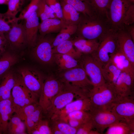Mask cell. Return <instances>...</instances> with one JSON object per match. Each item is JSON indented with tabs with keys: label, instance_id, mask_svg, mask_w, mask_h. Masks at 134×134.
<instances>
[{
	"label": "cell",
	"instance_id": "cell-1",
	"mask_svg": "<svg viewBox=\"0 0 134 134\" xmlns=\"http://www.w3.org/2000/svg\"><path fill=\"white\" fill-rule=\"evenodd\" d=\"M77 26L74 34L76 36L97 40L99 42L112 29L107 17L100 15L89 16L81 14Z\"/></svg>",
	"mask_w": 134,
	"mask_h": 134
},
{
	"label": "cell",
	"instance_id": "cell-2",
	"mask_svg": "<svg viewBox=\"0 0 134 134\" xmlns=\"http://www.w3.org/2000/svg\"><path fill=\"white\" fill-rule=\"evenodd\" d=\"M62 82L63 86L61 90L53 99L44 113L48 120L73 101L74 98L89 97V92L88 91Z\"/></svg>",
	"mask_w": 134,
	"mask_h": 134
},
{
	"label": "cell",
	"instance_id": "cell-3",
	"mask_svg": "<svg viewBox=\"0 0 134 134\" xmlns=\"http://www.w3.org/2000/svg\"><path fill=\"white\" fill-rule=\"evenodd\" d=\"M89 97L91 103L90 111L100 109L110 110L112 104L120 97L111 85L106 82L93 86L90 90Z\"/></svg>",
	"mask_w": 134,
	"mask_h": 134
},
{
	"label": "cell",
	"instance_id": "cell-4",
	"mask_svg": "<svg viewBox=\"0 0 134 134\" xmlns=\"http://www.w3.org/2000/svg\"><path fill=\"white\" fill-rule=\"evenodd\" d=\"M118 49L117 31L112 29L100 42L97 50L91 54L102 67L109 62L111 56Z\"/></svg>",
	"mask_w": 134,
	"mask_h": 134
},
{
	"label": "cell",
	"instance_id": "cell-5",
	"mask_svg": "<svg viewBox=\"0 0 134 134\" xmlns=\"http://www.w3.org/2000/svg\"><path fill=\"white\" fill-rule=\"evenodd\" d=\"M11 96L14 107H23L38 102L39 98L26 86L20 75L15 76V83L11 91Z\"/></svg>",
	"mask_w": 134,
	"mask_h": 134
},
{
	"label": "cell",
	"instance_id": "cell-6",
	"mask_svg": "<svg viewBox=\"0 0 134 134\" xmlns=\"http://www.w3.org/2000/svg\"><path fill=\"white\" fill-rule=\"evenodd\" d=\"M64 71L58 78L62 82L89 91L93 87L85 72L80 66Z\"/></svg>",
	"mask_w": 134,
	"mask_h": 134
},
{
	"label": "cell",
	"instance_id": "cell-7",
	"mask_svg": "<svg viewBox=\"0 0 134 134\" xmlns=\"http://www.w3.org/2000/svg\"><path fill=\"white\" fill-rule=\"evenodd\" d=\"M78 60L80 66L89 77L93 87L106 82L102 74V67L91 54H83Z\"/></svg>",
	"mask_w": 134,
	"mask_h": 134
},
{
	"label": "cell",
	"instance_id": "cell-8",
	"mask_svg": "<svg viewBox=\"0 0 134 134\" xmlns=\"http://www.w3.org/2000/svg\"><path fill=\"white\" fill-rule=\"evenodd\" d=\"M63 85L62 81L52 75L45 77L38 100L39 104L43 109L44 114Z\"/></svg>",
	"mask_w": 134,
	"mask_h": 134
},
{
	"label": "cell",
	"instance_id": "cell-9",
	"mask_svg": "<svg viewBox=\"0 0 134 134\" xmlns=\"http://www.w3.org/2000/svg\"><path fill=\"white\" fill-rule=\"evenodd\" d=\"M110 110L121 121L127 123L134 120V94L119 97L112 104Z\"/></svg>",
	"mask_w": 134,
	"mask_h": 134
},
{
	"label": "cell",
	"instance_id": "cell-10",
	"mask_svg": "<svg viewBox=\"0 0 134 134\" xmlns=\"http://www.w3.org/2000/svg\"><path fill=\"white\" fill-rule=\"evenodd\" d=\"M132 3L128 0H110L108 16L112 29L117 31L124 28L123 24L125 12Z\"/></svg>",
	"mask_w": 134,
	"mask_h": 134
},
{
	"label": "cell",
	"instance_id": "cell-11",
	"mask_svg": "<svg viewBox=\"0 0 134 134\" xmlns=\"http://www.w3.org/2000/svg\"><path fill=\"white\" fill-rule=\"evenodd\" d=\"M54 38L47 36H40L33 47L32 54L35 58L43 64L49 65L54 62L52 44Z\"/></svg>",
	"mask_w": 134,
	"mask_h": 134
},
{
	"label": "cell",
	"instance_id": "cell-12",
	"mask_svg": "<svg viewBox=\"0 0 134 134\" xmlns=\"http://www.w3.org/2000/svg\"><path fill=\"white\" fill-rule=\"evenodd\" d=\"M94 128L100 134L104 130L114 123L121 121L113 113L107 109H100L90 110Z\"/></svg>",
	"mask_w": 134,
	"mask_h": 134
},
{
	"label": "cell",
	"instance_id": "cell-13",
	"mask_svg": "<svg viewBox=\"0 0 134 134\" xmlns=\"http://www.w3.org/2000/svg\"><path fill=\"white\" fill-rule=\"evenodd\" d=\"M19 72L26 86L39 97L45 77L38 71L28 68H21Z\"/></svg>",
	"mask_w": 134,
	"mask_h": 134
},
{
	"label": "cell",
	"instance_id": "cell-14",
	"mask_svg": "<svg viewBox=\"0 0 134 134\" xmlns=\"http://www.w3.org/2000/svg\"><path fill=\"white\" fill-rule=\"evenodd\" d=\"M4 34L8 44L13 48L19 49L28 45L25 29L22 23L15 24Z\"/></svg>",
	"mask_w": 134,
	"mask_h": 134
},
{
	"label": "cell",
	"instance_id": "cell-15",
	"mask_svg": "<svg viewBox=\"0 0 134 134\" xmlns=\"http://www.w3.org/2000/svg\"><path fill=\"white\" fill-rule=\"evenodd\" d=\"M119 49L134 66V42L124 28L117 31Z\"/></svg>",
	"mask_w": 134,
	"mask_h": 134
},
{
	"label": "cell",
	"instance_id": "cell-16",
	"mask_svg": "<svg viewBox=\"0 0 134 134\" xmlns=\"http://www.w3.org/2000/svg\"><path fill=\"white\" fill-rule=\"evenodd\" d=\"M39 17L35 12L26 19L23 24L28 45L33 47L38 39L37 33L39 24Z\"/></svg>",
	"mask_w": 134,
	"mask_h": 134
},
{
	"label": "cell",
	"instance_id": "cell-17",
	"mask_svg": "<svg viewBox=\"0 0 134 134\" xmlns=\"http://www.w3.org/2000/svg\"><path fill=\"white\" fill-rule=\"evenodd\" d=\"M91 108V103L89 97L79 98L67 104L51 119L58 117L62 119L72 112L79 110L89 112Z\"/></svg>",
	"mask_w": 134,
	"mask_h": 134
},
{
	"label": "cell",
	"instance_id": "cell-18",
	"mask_svg": "<svg viewBox=\"0 0 134 134\" xmlns=\"http://www.w3.org/2000/svg\"><path fill=\"white\" fill-rule=\"evenodd\" d=\"M14 113L11 96L9 99L0 101V134H8V122Z\"/></svg>",
	"mask_w": 134,
	"mask_h": 134
},
{
	"label": "cell",
	"instance_id": "cell-19",
	"mask_svg": "<svg viewBox=\"0 0 134 134\" xmlns=\"http://www.w3.org/2000/svg\"><path fill=\"white\" fill-rule=\"evenodd\" d=\"M110 61L121 72L128 73L134 77V66L119 49L111 56Z\"/></svg>",
	"mask_w": 134,
	"mask_h": 134
},
{
	"label": "cell",
	"instance_id": "cell-20",
	"mask_svg": "<svg viewBox=\"0 0 134 134\" xmlns=\"http://www.w3.org/2000/svg\"><path fill=\"white\" fill-rule=\"evenodd\" d=\"M65 25L62 20L57 18L46 19L39 23L38 31L40 36H44L52 33H59Z\"/></svg>",
	"mask_w": 134,
	"mask_h": 134
},
{
	"label": "cell",
	"instance_id": "cell-21",
	"mask_svg": "<svg viewBox=\"0 0 134 134\" xmlns=\"http://www.w3.org/2000/svg\"><path fill=\"white\" fill-rule=\"evenodd\" d=\"M15 76L8 71L0 77V101L9 99L15 82Z\"/></svg>",
	"mask_w": 134,
	"mask_h": 134
},
{
	"label": "cell",
	"instance_id": "cell-22",
	"mask_svg": "<svg viewBox=\"0 0 134 134\" xmlns=\"http://www.w3.org/2000/svg\"><path fill=\"white\" fill-rule=\"evenodd\" d=\"M75 48L82 54H91L97 49L99 42L96 40L86 39L75 36L71 39Z\"/></svg>",
	"mask_w": 134,
	"mask_h": 134
},
{
	"label": "cell",
	"instance_id": "cell-23",
	"mask_svg": "<svg viewBox=\"0 0 134 134\" xmlns=\"http://www.w3.org/2000/svg\"><path fill=\"white\" fill-rule=\"evenodd\" d=\"M62 10V20L65 25H77L81 17V13L77 11L71 5L59 0Z\"/></svg>",
	"mask_w": 134,
	"mask_h": 134
},
{
	"label": "cell",
	"instance_id": "cell-24",
	"mask_svg": "<svg viewBox=\"0 0 134 134\" xmlns=\"http://www.w3.org/2000/svg\"><path fill=\"white\" fill-rule=\"evenodd\" d=\"M53 53L69 55L79 60L83 54L74 47L71 39L64 41L53 48Z\"/></svg>",
	"mask_w": 134,
	"mask_h": 134
},
{
	"label": "cell",
	"instance_id": "cell-25",
	"mask_svg": "<svg viewBox=\"0 0 134 134\" xmlns=\"http://www.w3.org/2000/svg\"><path fill=\"white\" fill-rule=\"evenodd\" d=\"M54 61L60 69L63 71L80 66L78 60L65 54H54Z\"/></svg>",
	"mask_w": 134,
	"mask_h": 134
},
{
	"label": "cell",
	"instance_id": "cell-26",
	"mask_svg": "<svg viewBox=\"0 0 134 134\" xmlns=\"http://www.w3.org/2000/svg\"><path fill=\"white\" fill-rule=\"evenodd\" d=\"M102 72L106 82L112 86L115 84L121 73L110 61L102 67Z\"/></svg>",
	"mask_w": 134,
	"mask_h": 134
},
{
	"label": "cell",
	"instance_id": "cell-27",
	"mask_svg": "<svg viewBox=\"0 0 134 134\" xmlns=\"http://www.w3.org/2000/svg\"><path fill=\"white\" fill-rule=\"evenodd\" d=\"M69 4L78 12L86 16H93L98 15L92 7L83 0H59Z\"/></svg>",
	"mask_w": 134,
	"mask_h": 134
},
{
	"label": "cell",
	"instance_id": "cell-28",
	"mask_svg": "<svg viewBox=\"0 0 134 134\" xmlns=\"http://www.w3.org/2000/svg\"><path fill=\"white\" fill-rule=\"evenodd\" d=\"M77 25H65L58 34L54 38L52 44L53 48L61 43L70 39L74 35L77 29Z\"/></svg>",
	"mask_w": 134,
	"mask_h": 134
},
{
	"label": "cell",
	"instance_id": "cell-29",
	"mask_svg": "<svg viewBox=\"0 0 134 134\" xmlns=\"http://www.w3.org/2000/svg\"><path fill=\"white\" fill-rule=\"evenodd\" d=\"M16 113L10 118L8 125V134H25L26 126L24 122Z\"/></svg>",
	"mask_w": 134,
	"mask_h": 134
},
{
	"label": "cell",
	"instance_id": "cell-30",
	"mask_svg": "<svg viewBox=\"0 0 134 134\" xmlns=\"http://www.w3.org/2000/svg\"><path fill=\"white\" fill-rule=\"evenodd\" d=\"M17 56L6 51L0 56V77L18 61Z\"/></svg>",
	"mask_w": 134,
	"mask_h": 134
},
{
	"label": "cell",
	"instance_id": "cell-31",
	"mask_svg": "<svg viewBox=\"0 0 134 134\" xmlns=\"http://www.w3.org/2000/svg\"><path fill=\"white\" fill-rule=\"evenodd\" d=\"M43 110L39 105L32 113L26 118L24 122L29 134H31L35 126L43 119Z\"/></svg>",
	"mask_w": 134,
	"mask_h": 134
},
{
	"label": "cell",
	"instance_id": "cell-32",
	"mask_svg": "<svg viewBox=\"0 0 134 134\" xmlns=\"http://www.w3.org/2000/svg\"><path fill=\"white\" fill-rule=\"evenodd\" d=\"M93 8L99 15L108 16V10L110 0H83Z\"/></svg>",
	"mask_w": 134,
	"mask_h": 134
},
{
	"label": "cell",
	"instance_id": "cell-33",
	"mask_svg": "<svg viewBox=\"0 0 134 134\" xmlns=\"http://www.w3.org/2000/svg\"><path fill=\"white\" fill-rule=\"evenodd\" d=\"M50 126L55 127L63 134H76L77 129L70 126L67 123L58 117L49 120Z\"/></svg>",
	"mask_w": 134,
	"mask_h": 134
},
{
	"label": "cell",
	"instance_id": "cell-34",
	"mask_svg": "<svg viewBox=\"0 0 134 134\" xmlns=\"http://www.w3.org/2000/svg\"><path fill=\"white\" fill-rule=\"evenodd\" d=\"M105 134H134L128 124L123 121L117 122L108 128Z\"/></svg>",
	"mask_w": 134,
	"mask_h": 134
},
{
	"label": "cell",
	"instance_id": "cell-35",
	"mask_svg": "<svg viewBox=\"0 0 134 134\" xmlns=\"http://www.w3.org/2000/svg\"><path fill=\"white\" fill-rule=\"evenodd\" d=\"M19 20L18 17L0 13V32L4 34L7 32Z\"/></svg>",
	"mask_w": 134,
	"mask_h": 134
},
{
	"label": "cell",
	"instance_id": "cell-36",
	"mask_svg": "<svg viewBox=\"0 0 134 134\" xmlns=\"http://www.w3.org/2000/svg\"><path fill=\"white\" fill-rule=\"evenodd\" d=\"M36 12L41 21L48 18H57L54 11L44 0H40Z\"/></svg>",
	"mask_w": 134,
	"mask_h": 134
},
{
	"label": "cell",
	"instance_id": "cell-37",
	"mask_svg": "<svg viewBox=\"0 0 134 134\" xmlns=\"http://www.w3.org/2000/svg\"><path fill=\"white\" fill-rule=\"evenodd\" d=\"M25 2V0H10L7 4L8 10L4 13L8 16L16 17Z\"/></svg>",
	"mask_w": 134,
	"mask_h": 134
},
{
	"label": "cell",
	"instance_id": "cell-38",
	"mask_svg": "<svg viewBox=\"0 0 134 134\" xmlns=\"http://www.w3.org/2000/svg\"><path fill=\"white\" fill-rule=\"evenodd\" d=\"M38 102L23 107H14V113L24 121L26 118L32 113L39 105Z\"/></svg>",
	"mask_w": 134,
	"mask_h": 134
},
{
	"label": "cell",
	"instance_id": "cell-39",
	"mask_svg": "<svg viewBox=\"0 0 134 134\" xmlns=\"http://www.w3.org/2000/svg\"><path fill=\"white\" fill-rule=\"evenodd\" d=\"M40 0H31L21 11L18 17L19 20H25L37 11Z\"/></svg>",
	"mask_w": 134,
	"mask_h": 134
},
{
	"label": "cell",
	"instance_id": "cell-40",
	"mask_svg": "<svg viewBox=\"0 0 134 134\" xmlns=\"http://www.w3.org/2000/svg\"><path fill=\"white\" fill-rule=\"evenodd\" d=\"M91 115L89 112L82 110L76 111L68 114L62 120L66 122L71 119L86 122L91 119Z\"/></svg>",
	"mask_w": 134,
	"mask_h": 134
},
{
	"label": "cell",
	"instance_id": "cell-41",
	"mask_svg": "<svg viewBox=\"0 0 134 134\" xmlns=\"http://www.w3.org/2000/svg\"><path fill=\"white\" fill-rule=\"evenodd\" d=\"M31 134H52L49 120L47 119H42L40 120L32 131Z\"/></svg>",
	"mask_w": 134,
	"mask_h": 134
},
{
	"label": "cell",
	"instance_id": "cell-42",
	"mask_svg": "<svg viewBox=\"0 0 134 134\" xmlns=\"http://www.w3.org/2000/svg\"><path fill=\"white\" fill-rule=\"evenodd\" d=\"M47 5L53 10L56 18L62 19V10L59 0H44Z\"/></svg>",
	"mask_w": 134,
	"mask_h": 134
},
{
	"label": "cell",
	"instance_id": "cell-43",
	"mask_svg": "<svg viewBox=\"0 0 134 134\" xmlns=\"http://www.w3.org/2000/svg\"><path fill=\"white\" fill-rule=\"evenodd\" d=\"M134 23V4H132L126 11L123 21L124 26H128Z\"/></svg>",
	"mask_w": 134,
	"mask_h": 134
},
{
	"label": "cell",
	"instance_id": "cell-44",
	"mask_svg": "<svg viewBox=\"0 0 134 134\" xmlns=\"http://www.w3.org/2000/svg\"><path fill=\"white\" fill-rule=\"evenodd\" d=\"M91 119L83 124L77 130L76 134H89L93 129Z\"/></svg>",
	"mask_w": 134,
	"mask_h": 134
},
{
	"label": "cell",
	"instance_id": "cell-45",
	"mask_svg": "<svg viewBox=\"0 0 134 134\" xmlns=\"http://www.w3.org/2000/svg\"><path fill=\"white\" fill-rule=\"evenodd\" d=\"M66 122L72 127L78 129L85 122L71 119L67 120Z\"/></svg>",
	"mask_w": 134,
	"mask_h": 134
},
{
	"label": "cell",
	"instance_id": "cell-46",
	"mask_svg": "<svg viewBox=\"0 0 134 134\" xmlns=\"http://www.w3.org/2000/svg\"><path fill=\"white\" fill-rule=\"evenodd\" d=\"M124 28L129 33L133 41L134 42V24L128 26H124Z\"/></svg>",
	"mask_w": 134,
	"mask_h": 134
},
{
	"label": "cell",
	"instance_id": "cell-47",
	"mask_svg": "<svg viewBox=\"0 0 134 134\" xmlns=\"http://www.w3.org/2000/svg\"><path fill=\"white\" fill-rule=\"evenodd\" d=\"M8 42L4 34L0 32V45L6 47Z\"/></svg>",
	"mask_w": 134,
	"mask_h": 134
},
{
	"label": "cell",
	"instance_id": "cell-48",
	"mask_svg": "<svg viewBox=\"0 0 134 134\" xmlns=\"http://www.w3.org/2000/svg\"><path fill=\"white\" fill-rule=\"evenodd\" d=\"M6 48L4 46L0 45V56L6 51Z\"/></svg>",
	"mask_w": 134,
	"mask_h": 134
},
{
	"label": "cell",
	"instance_id": "cell-49",
	"mask_svg": "<svg viewBox=\"0 0 134 134\" xmlns=\"http://www.w3.org/2000/svg\"><path fill=\"white\" fill-rule=\"evenodd\" d=\"M10 0H0V4H7Z\"/></svg>",
	"mask_w": 134,
	"mask_h": 134
},
{
	"label": "cell",
	"instance_id": "cell-50",
	"mask_svg": "<svg viewBox=\"0 0 134 134\" xmlns=\"http://www.w3.org/2000/svg\"><path fill=\"white\" fill-rule=\"evenodd\" d=\"M100 134L99 132L97 131L96 130H92L90 132L89 134Z\"/></svg>",
	"mask_w": 134,
	"mask_h": 134
},
{
	"label": "cell",
	"instance_id": "cell-51",
	"mask_svg": "<svg viewBox=\"0 0 134 134\" xmlns=\"http://www.w3.org/2000/svg\"><path fill=\"white\" fill-rule=\"evenodd\" d=\"M131 2L132 3H134V0H128Z\"/></svg>",
	"mask_w": 134,
	"mask_h": 134
},
{
	"label": "cell",
	"instance_id": "cell-52",
	"mask_svg": "<svg viewBox=\"0 0 134 134\" xmlns=\"http://www.w3.org/2000/svg\"><path fill=\"white\" fill-rule=\"evenodd\" d=\"M31 0H25L26 2L30 1Z\"/></svg>",
	"mask_w": 134,
	"mask_h": 134
}]
</instances>
